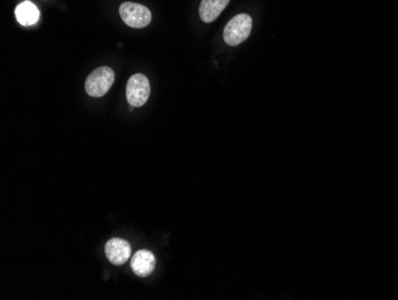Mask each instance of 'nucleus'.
<instances>
[{"mask_svg": "<svg viewBox=\"0 0 398 300\" xmlns=\"http://www.w3.org/2000/svg\"><path fill=\"white\" fill-rule=\"evenodd\" d=\"M108 261L115 265H122L132 256V246L122 238H113L105 246Z\"/></svg>", "mask_w": 398, "mask_h": 300, "instance_id": "5", "label": "nucleus"}, {"mask_svg": "<svg viewBox=\"0 0 398 300\" xmlns=\"http://www.w3.org/2000/svg\"><path fill=\"white\" fill-rule=\"evenodd\" d=\"M155 256L149 250H139L132 258V272L139 277H149L154 272Z\"/></svg>", "mask_w": 398, "mask_h": 300, "instance_id": "6", "label": "nucleus"}, {"mask_svg": "<svg viewBox=\"0 0 398 300\" xmlns=\"http://www.w3.org/2000/svg\"><path fill=\"white\" fill-rule=\"evenodd\" d=\"M15 18L22 25H34L37 23L39 18V8H36V5L32 4L31 1H23L22 4L18 5L15 8Z\"/></svg>", "mask_w": 398, "mask_h": 300, "instance_id": "8", "label": "nucleus"}, {"mask_svg": "<svg viewBox=\"0 0 398 300\" xmlns=\"http://www.w3.org/2000/svg\"><path fill=\"white\" fill-rule=\"evenodd\" d=\"M120 15L122 20L129 27L141 29L151 23V13L144 5L136 4L127 1L120 6Z\"/></svg>", "mask_w": 398, "mask_h": 300, "instance_id": "4", "label": "nucleus"}, {"mask_svg": "<svg viewBox=\"0 0 398 300\" xmlns=\"http://www.w3.org/2000/svg\"><path fill=\"white\" fill-rule=\"evenodd\" d=\"M115 82V72L108 66L98 67L89 74L85 83V90L91 97H103Z\"/></svg>", "mask_w": 398, "mask_h": 300, "instance_id": "1", "label": "nucleus"}, {"mask_svg": "<svg viewBox=\"0 0 398 300\" xmlns=\"http://www.w3.org/2000/svg\"><path fill=\"white\" fill-rule=\"evenodd\" d=\"M151 96V84L146 76L137 73L129 78L127 84V100L130 106L139 108L146 104Z\"/></svg>", "mask_w": 398, "mask_h": 300, "instance_id": "3", "label": "nucleus"}, {"mask_svg": "<svg viewBox=\"0 0 398 300\" xmlns=\"http://www.w3.org/2000/svg\"><path fill=\"white\" fill-rule=\"evenodd\" d=\"M253 20L247 13H240L225 25L223 39L229 46H237L249 37Z\"/></svg>", "mask_w": 398, "mask_h": 300, "instance_id": "2", "label": "nucleus"}, {"mask_svg": "<svg viewBox=\"0 0 398 300\" xmlns=\"http://www.w3.org/2000/svg\"><path fill=\"white\" fill-rule=\"evenodd\" d=\"M230 0H201L199 16L205 23H211L217 20L222 11L227 8Z\"/></svg>", "mask_w": 398, "mask_h": 300, "instance_id": "7", "label": "nucleus"}]
</instances>
